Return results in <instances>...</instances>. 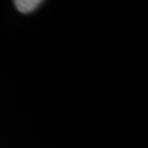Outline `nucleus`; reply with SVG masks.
Here are the masks:
<instances>
[{"label": "nucleus", "mask_w": 148, "mask_h": 148, "mask_svg": "<svg viewBox=\"0 0 148 148\" xmlns=\"http://www.w3.org/2000/svg\"><path fill=\"white\" fill-rule=\"evenodd\" d=\"M14 4L17 8V10H20L21 12H31L38 8L42 1H40V0H16Z\"/></svg>", "instance_id": "f257e3e1"}]
</instances>
